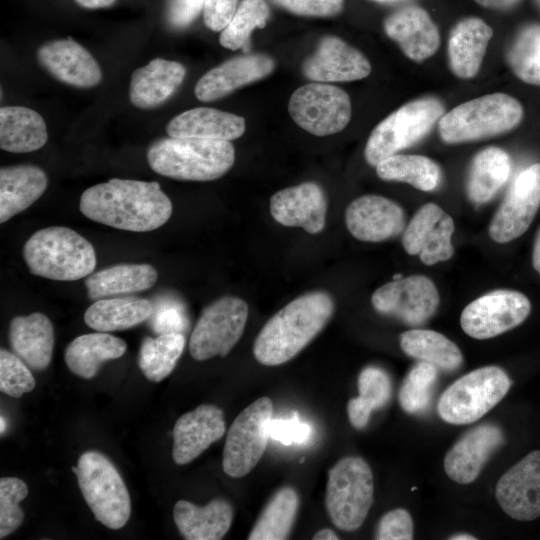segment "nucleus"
I'll use <instances>...</instances> for the list:
<instances>
[{
    "mask_svg": "<svg viewBox=\"0 0 540 540\" xmlns=\"http://www.w3.org/2000/svg\"><path fill=\"white\" fill-rule=\"evenodd\" d=\"M182 333H168L156 338L144 337L138 356V366L152 382H160L174 369L185 347Z\"/></svg>",
    "mask_w": 540,
    "mask_h": 540,
    "instance_id": "nucleus-40",
    "label": "nucleus"
},
{
    "mask_svg": "<svg viewBox=\"0 0 540 540\" xmlns=\"http://www.w3.org/2000/svg\"><path fill=\"white\" fill-rule=\"evenodd\" d=\"M402 277H403L402 274H395L393 276V280H398V279H401Z\"/></svg>",
    "mask_w": 540,
    "mask_h": 540,
    "instance_id": "nucleus-61",
    "label": "nucleus"
},
{
    "mask_svg": "<svg viewBox=\"0 0 540 540\" xmlns=\"http://www.w3.org/2000/svg\"><path fill=\"white\" fill-rule=\"evenodd\" d=\"M270 11L265 0H242L232 20L222 30L220 44L230 50L247 52L254 29L264 28Z\"/></svg>",
    "mask_w": 540,
    "mask_h": 540,
    "instance_id": "nucleus-42",
    "label": "nucleus"
},
{
    "mask_svg": "<svg viewBox=\"0 0 540 540\" xmlns=\"http://www.w3.org/2000/svg\"><path fill=\"white\" fill-rule=\"evenodd\" d=\"M379 178L412 185L421 191H432L441 180V169L432 159L422 155L395 154L376 166Z\"/></svg>",
    "mask_w": 540,
    "mask_h": 540,
    "instance_id": "nucleus-38",
    "label": "nucleus"
},
{
    "mask_svg": "<svg viewBox=\"0 0 540 540\" xmlns=\"http://www.w3.org/2000/svg\"><path fill=\"white\" fill-rule=\"evenodd\" d=\"M28 494V487L21 479H0V539L11 534L23 522L24 514L19 506Z\"/></svg>",
    "mask_w": 540,
    "mask_h": 540,
    "instance_id": "nucleus-44",
    "label": "nucleus"
},
{
    "mask_svg": "<svg viewBox=\"0 0 540 540\" xmlns=\"http://www.w3.org/2000/svg\"><path fill=\"white\" fill-rule=\"evenodd\" d=\"M455 226L452 217L435 203L421 206L402 236V245L409 255H419L426 265L449 260L454 248L451 242Z\"/></svg>",
    "mask_w": 540,
    "mask_h": 540,
    "instance_id": "nucleus-16",
    "label": "nucleus"
},
{
    "mask_svg": "<svg viewBox=\"0 0 540 540\" xmlns=\"http://www.w3.org/2000/svg\"><path fill=\"white\" fill-rule=\"evenodd\" d=\"M174 522L187 540H219L228 532L233 509L229 502L216 498L200 507L186 500L176 502Z\"/></svg>",
    "mask_w": 540,
    "mask_h": 540,
    "instance_id": "nucleus-30",
    "label": "nucleus"
},
{
    "mask_svg": "<svg viewBox=\"0 0 540 540\" xmlns=\"http://www.w3.org/2000/svg\"><path fill=\"white\" fill-rule=\"evenodd\" d=\"M248 317L246 302L223 296L206 306L189 340V352L197 361L225 357L241 338Z\"/></svg>",
    "mask_w": 540,
    "mask_h": 540,
    "instance_id": "nucleus-11",
    "label": "nucleus"
},
{
    "mask_svg": "<svg viewBox=\"0 0 540 540\" xmlns=\"http://www.w3.org/2000/svg\"><path fill=\"white\" fill-rule=\"evenodd\" d=\"M511 381L497 366L478 368L457 379L440 396L437 411L450 424H470L479 420L507 394Z\"/></svg>",
    "mask_w": 540,
    "mask_h": 540,
    "instance_id": "nucleus-9",
    "label": "nucleus"
},
{
    "mask_svg": "<svg viewBox=\"0 0 540 540\" xmlns=\"http://www.w3.org/2000/svg\"><path fill=\"white\" fill-rule=\"evenodd\" d=\"M223 412L214 405L203 404L180 416L173 428L172 457L184 465L204 452L225 433Z\"/></svg>",
    "mask_w": 540,
    "mask_h": 540,
    "instance_id": "nucleus-23",
    "label": "nucleus"
},
{
    "mask_svg": "<svg viewBox=\"0 0 540 540\" xmlns=\"http://www.w3.org/2000/svg\"><path fill=\"white\" fill-rule=\"evenodd\" d=\"M48 139L42 116L31 108L5 106L0 109V147L12 153L42 148Z\"/></svg>",
    "mask_w": 540,
    "mask_h": 540,
    "instance_id": "nucleus-34",
    "label": "nucleus"
},
{
    "mask_svg": "<svg viewBox=\"0 0 540 540\" xmlns=\"http://www.w3.org/2000/svg\"><path fill=\"white\" fill-rule=\"evenodd\" d=\"M39 64L55 79L77 88H91L102 80V71L90 52L68 37L42 44Z\"/></svg>",
    "mask_w": 540,
    "mask_h": 540,
    "instance_id": "nucleus-18",
    "label": "nucleus"
},
{
    "mask_svg": "<svg viewBox=\"0 0 540 540\" xmlns=\"http://www.w3.org/2000/svg\"><path fill=\"white\" fill-rule=\"evenodd\" d=\"M413 521L405 509H394L380 519L376 532L378 540H411Z\"/></svg>",
    "mask_w": 540,
    "mask_h": 540,
    "instance_id": "nucleus-49",
    "label": "nucleus"
},
{
    "mask_svg": "<svg viewBox=\"0 0 540 540\" xmlns=\"http://www.w3.org/2000/svg\"><path fill=\"white\" fill-rule=\"evenodd\" d=\"M150 168L165 177L188 181H211L222 177L234 164L230 141L167 137L147 150Z\"/></svg>",
    "mask_w": 540,
    "mask_h": 540,
    "instance_id": "nucleus-3",
    "label": "nucleus"
},
{
    "mask_svg": "<svg viewBox=\"0 0 540 540\" xmlns=\"http://www.w3.org/2000/svg\"><path fill=\"white\" fill-rule=\"evenodd\" d=\"M75 475L95 518L110 529L122 528L131 514V500L114 464L98 451H87L80 456Z\"/></svg>",
    "mask_w": 540,
    "mask_h": 540,
    "instance_id": "nucleus-7",
    "label": "nucleus"
},
{
    "mask_svg": "<svg viewBox=\"0 0 540 540\" xmlns=\"http://www.w3.org/2000/svg\"><path fill=\"white\" fill-rule=\"evenodd\" d=\"M6 429V420L3 416L0 417V433L1 435L5 432Z\"/></svg>",
    "mask_w": 540,
    "mask_h": 540,
    "instance_id": "nucleus-60",
    "label": "nucleus"
},
{
    "mask_svg": "<svg viewBox=\"0 0 540 540\" xmlns=\"http://www.w3.org/2000/svg\"><path fill=\"white\" fill-rule=\"evenodd\" d=\"M35 379L27 364L15 353L0 350V390L8 396L19 398L35 387Z\"/></svg>",
    "mask_w": 540,
    "mask_h": 540,
    "instance_id": "nucleus-45",
    "label": "nucleus"
},
{
    "mask_svg": "<svg viewBox=\"0 0 540 540\" xmlns=\"http://www.w3.org/2000/svg\"><path fill=\"white\" fill-rule=\"evenodd\" d=\"M46 173L35 165H15L0 169V223L31 206L45 192Z\"/></svg>",
    "mask_w": 540,
    "mask_h": 540,
    "instance_id": "nucleus-31",
    "label": "nucleus"
},
{
    "mask_svg": "<svg viewBox=\"0 0 540 540\" xmlns=\"http://www.w3.org/2000/svg\"><path fill=\"white\" fill-rule=\"evenodd\" d=\"M269 208L274 220L281 225L301 227L310 234H317L325 227L326 195L314 182L276 192L270 199Z\"/></svg>",
    "mask_w": 540,
    "mask_h": 540,
    "instance_id": "nucleus-21",
    "label": "nucleus"
},
{
    "mask_svg": "<svg viewBox=\"0 0 540 540\" xmlns=\"http://www.w3.org/2000/svg\"><path fill=\"white\" fill-rule=\"evenodd\" d=\"M204 7V0H170L166 17L169 25L175 29L189 26Z\"/></svg>",
    "mask_w": 540,
    "mask_h": 540,
    "instance_id": "nucleus-52",
    "label": "nucleus"
},
{
    "mask_svg": "<svg viewBox=\"0 0 540 540\" xmlns=\"http://www.w3.org/2000/svg\"><path fill=\"white\" fill-rule=\"evenodd\" d=\"M495 497L515 520L531 521L540 516V450L530 452L502 475Z\"/></svg>",
    "mask_w": 540,
    "mask_h": 540,
    "instance_id": "nucleus-17",
    "label": "nucleus"
},
{
    "mask_svg": "<svg viewBox=\"0 0 540 540\" xmlns=\"http://www.w3.org/2000/svg\"><path fill=\"white\" fill-rule=\"evenodd\" d=\"M299 507L295 489L283 487L269 500L253 526L249 540L287 539Z\"/></svg>",
    "mask_w": 540,
    "mask_h": 540,
    "instance_id": "nucleus-39",
    "label": "nucleus"
},
{
    "mask_svg": "<svg viewBox=\"0 0 540 540\" xmlns=\"http://www.w3.org/2000/svg\"><path fill=\"white\" fill-rule=\"evenodd\" d=\"M437 375L438 369L424 361H419L410 369L399 391V402L405 412L415 414L427 409Z\"/></svg>",
    "mask_w": 540,
    "mask_h": 540,
    "instance_id": "nucleus-43",
    "label": "nucleus"
},
{
    "mask_svg": "<svg viewBox=\"0 0 540 540\" xmlns=\"http://www.w3.org/2000/svg\"><path fill=\"white\" fill-rule=\"evenodd\" d=\"M313 539L314 540H337L339 539V537L336 535V533L329 529V528H324L320 531H318L314 536H313Z\"/></svg>",
    "mask_w": 540,
    "mask_h": 540,
    "instance_id": "nucleus-57",
    "label": "nucleus"
},
{
    "mask_svg": "<svg viewBox=\"0 0 540 540\" xmlns=\"http://www.w3.org/2000/svg\"><path fill=\"white\" fill-rule=\"evenodd\" d=\"M504 442L501 429L492 424L476 426L448 451L444 459L446 474L460 484L473 482L491 454Z\"/></svg>",
    "mask_w": 540,
    "mask_h": 540,
    "instance_id": "nucleus-25",
    "label": "nucleus"
},
{
    "mask_svg": "<svg viewBox=\"0 0 540 540\" xmlns=\"http://www.w3.org/2000/svg\"><path fill=\"white\" fill-rule=\"evenodd\" d=\"M288 111L295 123L316 136H327L343 130L351 119V101L339 87L310 83L293 92Z\"/></svg>",
    "mask_w": 540,
    "mask_h": 540,
    "instance_id": "nucleus-12",
    "label": "nucleus"
},
{
    "mask_svg": "<svg viewBox=\"0 0 540 540\" xmlns=\"http://www.w3.org/2000/svg\"><path fill=\"white\" fill-rule=\"evenodd\" d=\"M530 310V301L524 294L500 289L470 302L461 313L460 324L470 337L489 339L520 325Z\"/></svg>",
    "mask_w": 540,
    "mask_h": 540,
    "instance_id": "nucleus-13",
    "label": "nucleus"
},
{
    "mask_svg": "<svg viewBox=\"0 0 540 540\" xmlns=\"http://www.w3.org/2000/svg\"><path fill=\"white\" fill-rule=\"evenodd\" d=\"M478 5L492 10H509L516 7L522 0H473Z\"/></svg>",
    "mask_w": 540,
    "mask_h": 540,
    "instance_id": "nucleus-54",
    "label": "nucleus"
},
{
    "mask_svg": "<svg viewBox=\"0 0 540 540\" xmlns=\"http://www.w3.org/2000/svg\"><path fill=\"white\" fill-rule=\"evenodd\" d=\"M372 471L365 460L348 456L329 470L325 504L332 523L344 531L358 529L373 502Z\"/></svg>",
    "mask_w": 540,
    "mask_h": 540,
    "instance_id": "nucleus-8",
    "label": "nucleus"
},
{
    "mask_svg": "<svg viewBox=\"0 0 540 540\" xmlns=\"http://www.w3.org/2000/svg\"><path fill=\"white\" fill-rule=\"evenodd\" d=\"M238 6V0H204V23L213 31H222L232 20Z\"/></svg>",
    "mask_w": 540,
    "mask_h": 540,
    "instance_id": "nucleus-51",
    "label": "nucleus"
},
{
    "mask_svg": "<svg viewBox=\"0 0 540 540\" xmlns=\"http://www.w3.org/2000/svg\"><path fill=\"white\" fill-rule=\"evenodd\" d=\"M450 540H475L476 538L469 534H456L449 538Z\"/></svg>",
    "mask_w": 540,
    "mask_h": 540,
    "instance_id": "nucleus-58",
    "label": "nucleus"
},
{
    "mask_svg": "<svg viewBox=\"0 0 540 540\" xmlns=\"http://www.w3.org/2000/svg\"><path fill=\"white\" fill-rule=\"evenodd\" d=\"M126 349L123 339L98 331L73 339L65 349L64 359L73 374L91 379L102 363L120 358Z\"/></svg>",
    "mask_w": 540,
    "mask_h": 540,
    "instance_id": "nucleus-33",
    "label": "nucleus"
},
{
    "mask_svg": "<svg viewBox=\"0 0 540 540\" xmlns=\"http://www.w3.org/2000/svg\"><path fill=\"white\" fill-rule=\"evenodd\" d=\"M492 28L479 17H467L452 28L448 40V62L454 75L461 79L473 78L479 71Z\"/></svg>",
    "mask_w": 540,
    "mask_h": 540,
    "instance_id": "nucleus-26",
    "label": "nucleus"
},
{
    "mask_svg": "<svg viewBox=\"0 0 540 540\" xmlns=\"http://www.w3.org/2000/svg\"><path fill=\"white\" fill-rule=\"evenodd\" d=\"M386 35L415 62L433 56L440 46V33L428 12L417 5L401 7L383 23Z\"/></svg>",
    "mask_w": 540,
    "mask_h": 540,
    "instance_id": "nucleus-22",
    "label": "nucleus"
},
{
    "mask_svg": "<svg viewBox=\"0 0 540 540\" xmlns=\"http://www.w3.org/2000/svg\"><path fill=\"white\" fill-rule=\"evenodd\" d=\"M532 263L535 268V270L540 275V230L536 236L534 247H533V254H532Z\"/></svg>",
    "mask_w": 540,
    "mask_h": 540,
    "instance_id": "nucleus-56",
    "label": "nucleus"
},
{
    "mask_svg": "<svg viewBox=\"0 0 540 540\" xmlns=\"http://www.w3.org/2000/svg\"><path fill=\"white\" fill-rule=\"evenodd\" d=\"M302 72L316 82H345L366 78L371 64L357 49L336 36L322 38L316 51L305 59Z\"/></svg>",
    "mask_w": 540,
    "mask_h": 540,
    "instance_id": "nucleus-19",
    "label": "nucleus"
},
{
    "mask_svg": "<svg viewBox=\"0 0 540 540\" xmlns=\"http://www.w3.org/2000/svg\"><path fill=\"white\" fill-rule=\"evenodd\" d=\"M75 2L84 8L97 9L111 6L115 0H75Z\"/></svg>",
    "mask_w": 540,
    "mask_h": 540,
    "instance_id": "nucleus-55",
    "label": "nucleus"
},
{
    "mask_svg": "<svg viewBox=\"0 0 540 540\" xmlns=\"http://www.w3.org/2000/svg\"><path fill=\"white\" fill-rule=\"evenodd\" d=\"M334 313V301L325 291L305 293L279 310L255 339L253 353L266 366L295 357L325 327Z\"/></svg>",
    "mask_w": 540,
    "mask_h": 540,
    "instance_id": "nucleus-2",
    "label": "nucleus"
},
{
    "mask_svg": "<svg viewBox=\"0 0 540 540\" xmlns=\"http://www.w3.org/2000/svg\"><path fill=\"white\" fill-rule=\"evenodd\" d=\"M9 341L13 352L30 368L43 370L50 364L54 330L50 319L43 313L14 317L10 321Z\"/></svg>",
    "mask_w": 540,
    "mask_h": 540,
    "instance_id": "nucleus-29",
    "label": "nucleus"
},
{
    "mask_svg": "<svg viewBox=\"0 0 540 540\" xmlns=\"http://www.w3.org/2000/svg\"><path fill=\"white\" fill-rule=\"evenodd\" d=\"M273 404L261 397L242 410L227 432L223 470L233 478L247 475L259 462L269 440Z\"/></svg>",
    "mask_w": 540,
    "mask_h": 540,
    "instance_id": "nucleus-10",
    "label": "nucleus"
},
{
    "mask_svg": "<svg viewBox=\"0 0 540 540\" xmlns=\"http://www.w3.org/2000/svg\"><path fill=\"white\" fill-rule=\"evenodd\" d=\"M157 270L150 264H116L91 273L85 279L90 300L119 297L150 289L157 281Z\"/></svg>",
    "mask_w": 540,
    "mask_h": 540,
    "instance_id": "nucleus-32",
    "label": "nucleus"
},
{
    "mask_svg": "<svg viewBox=\"0 0 540 540\" xmlns=\"http://www.w3.org/2000/svg\"><path fill=\"white\" fill-rule=\"evenodd\" d=\"M345 222L356 239L381 242L404 230L405 215L400 205L386 197L364 195L347 206Z\"/></svg>",
    "mask_w": 540,
    "mask_h": 540,
    "instance_id": "nucleus-20",
    "label": "nucleus"
},
{
    "mask_svg": "<svg viewBox=\"0 0 540 540\" xmlns=\"http://www.w3.org/2000/svg\"><path fill=\"white\" fill-rule=\"evenodd\" d=\"M312 434V427L299 420L297 412L289 419H271L269 423L270 438L283 445L306 443Z\"/></svg>",
    "mask_w": 540,
    "mask_h": 540,
    "instance_id": "nucleus-48",
    "label": "nucleus"
},
{
    "mask_svg": "<svg viewBox=\"0 0 540 540\" xmlns=\"http://www.w3.org/2000/svg\"><path fill=\"white\" fill-rule=\"evenodd\" d=\"M281 8L300 16L331 17L339 14L344 0H272Z\"/></svg>",
    "mask_w": 540,
    "mask_h": 540,
    "instance_id": "nucleus-50",
    "label": "nucleus"
},
{
    "mask_svg": "<svg viewBox=\"0 0 540 540\" xmlns=\"http://www.w3.org/2000/svg\"><path fill=\"white\" fill-rule=\"evenodd\" d=\"M444 114L440 99L432 96L405 103L383 119L371 132L364 149L368 164L384 159L425 137Z\"/></svg>",
    "mask_w": 540,
    "mask_h": 540,
    "instance_id": "nucleus-6",
    "label": "nucleus"
},
{
    "mask_svg": "<svg viewBox=\"0 0 540 540\" xmlns=\"http://www.w3.org/2000/svg\"><path fill=\"white\" fill-rule=\"evenodd\" d=\"M244 131V118L209 107L187 110L171 119L166 126L168 136L178 138L230 141L242 136Z\"/></svg>",
    "mask_w": 540,
    "mask_h": 540,
    "instance_id": "nucleus-28",
    "label": "nucleus"
},
{
    "mask_svg": "<svg viewBox=\"0 0 540 540\" xmlns=\"http://www.w3.org/2000/svg\"><path fill=\"white\" fill-rule=\"evenodd\" d=\"M153 311L150 316V326L155 333H182L189 326L187 311L184 304L175 297H161L152 302Z\"/></svg>",
    "mask_w": 540,
    "mask_h": 540,
    "instance_id": "nucleus-46",
    "label": "nucleus"
},
{
    "mask_svg": "<svg viewBox=\"0 0 540 540\" xmlns=\"http://www.w3.org/2000/svg\"><path fill=\"white\" fill-rule=\"evenodd\" d=\"M369 1L380 3V4H392V3L407 1V0H369Z\"/></svg>",
    "mask_w": 540,
    "mask_h": 540,
    "instance_id": "nucleus-59",
    "label": "nucleus"
},
{
    "mask_svg": "<svg viewBox=\"0 0 540 540\" xmlns=\"http://www.w3.org/2000/svg\"><path fill=\"white\" fill-rule=\"evenodd\" d=\"M400 347L406 355L445 372L455 371L463 362L459 347L433 330L412 329L402 333Z\"/></svg>",
    "mask_w": 540,
    "mask_h": 540,
    "instance_id": "nucleus-37",
    "label": "nucleus"
},
{
    "mask_svg": "<svg viewBox=\"0 0 540 540\" xmlns=\"http://www.w3.org/2000/svg\"><path fill=\"white\" fill-rule=\"evenodd\" d=\"M186 74L185 67L176 61L162 58L151 60L136 69L130 81L129 98L141 109L157 107L178 89Z\"/></svg>",
    "mask_w": 540,
    "mask_h": 540,
    "instance_id": "nucleus-27",
    "label": "nucleus"
},
{
    "mask_svg": "<svg viewBox=\"0 0 540 540\" xmlns=\"http://www.w3.org/2000/svg\"><path fill=\"white\" fill-rule=\"evenodd\" d=\"M359 399L372 411L384 407L392 392L388 374L376 366L365 367L358 377Z\"/></svg>",
    "mask_w": 540,
    "mask_h": 540,
    "instance_id": "nucleus-47",
    "label": "nucleus"
},
{
    "mask_svg": "<svg viewBox=\"0 0 540 540\" xmlns=\"http://www.w3.org/2000/svg\"><path fill=\"white\" fill-rule=\"evenodd\" d=\"M524 110L514 97L497 92L468 100L438 121L439 135L447 144L482 140L517 127Z\"/></svg>",
    "mask_w": 540,
    "mask_h": 540,
    "instance_id": "nucleus-5",
    "label": "nucleus"
},
{
    "mask_svg": "<svg viewBox=\"0 0 540 540\" xmlns=\"http://www.w3.org/2000/svg\"><path fill=\"white\" fill-rule=\"evenodd\" d=\"M79 209L94 222L132 232H148L161 227L173 210L158 182L119 178L84 190Z\"/></svg>",
    "mask_w": 540,
    "mask_h": 540,
    "instance_id": "nucleus-1",
    "label": "nucleus"
},
{
    "mask_svg": "<svg viewBox=\"0 0 540 540\" xmlns=\"http://www.w3.org/2000/svg\"><path fill=\"white\" fill-rule=\"evenodd\" d=\"M23 258L32 275L57 281H75L93 273V245L75 230L51 226L33 233L23 247Z\"/></svg>",
    "mask_w": 540,
    "mask_h": 540,
    "instance_id": "nucleus-4",
    "label": "nucleus"
},
{
    "mask_svg": "<svg viewBox=\"0 0 540 540\" xmlns=\"http://www.w3.org/2000/svg\"><path fill=\"white\" fill-rule=\"evenodd\" d=\"M506 59L521 81L540 86V25L521 28L510 44Z\"/></svg>",
    "mask_w": 540,
    "mask_h": 540,
    "instance_id": "nucleus-41",
    "label": "nucleus"
},
{
    "mask_svg": "<svg viewBox=\"0 0 540 540\" xmlns=\"http://www.w3.org/2000/svg\"><path fill=\"white\" fill-rule=\"evenodd\" d=\"M347 412L352 426L356 429H362L367 425L372 410L359 397H356L348 402Z\"/></svg>",
    "mask_w": 540,
    "mask_h": 540,
    "instance_id": "nucleus-53",
    "label": "nucleus"
},
{
    "mask_svg": "<svg viewBox=\"0 0 540 540\" xmlns=\"http://www.w3.org/2000/svg\"><path fill=\"white\" fill-rule=\"evenodd\" d=\"M440 297L434 283L426 276L411 275L380 286L371 297L373 308L382 315L395 317L405 324L418 326L436 312Z\"/></svg>",
    "mask_w": 540,
    "mask_h": 540,
    "instance_id": "nucleus-14",
    "label": "nucleus"
},
{
    "mask_svg": "<svg viewBox=\"0 0 540 540\" xmlns=\"http://www.w3.org/2000/svg\"><path fill=\"white\" fill-rule=\"evenodd\" d=\"M153 311L152 301L134 296L96 300L84 313L85 323L99 332L129 329L148 320Z\"/></svg>",
    "mask_w": 540,
    "mask_h": 540,
    "instance_id": "nucleus-35",
    "label": "nucleus"
},
{
    "mask_svg": "<svg viewBox=\"0 0 540 540\" xmlns=\"http://www.w3.org/2000/svg\"><path fill=\"white\" fill-rule=\"evenodd\" d=\"M274 67V60L264 54L234 57L206 72L195 85V95L204 102L215 101L266 77Z\"/></svg>",
    "mask_w": 540,
    "mask_h": 540,
    "instance_id": "nucleus-24",
    "label": "nucleus"
},
{
    "mask_svg": "<svg viewBox=\"0 0 540 540\" xmlns=\"http://www.w3.org/2000/svg\"><path fill=\"white\" fill-rule=\"evenodd\" d=\"M540 206V163L522 170L514 179L495 212L489 235L498 243L521 236L530 226Z\"/></svg>",
    "mask_w": 540,
    "mask_h": 540,
    "instance_id": "nucleus-15",
    "label": "nucleus"
},
{
    "mask_svg": "<svg viewBox=\"0 0 540 540\" xmlns=\"http://www.w3.org/2000/svg\"><path fill=\"white\" fill-rule=\"evenodd\" d=\"M511 160L499 147H488L478 152L470 165L466 190L469 199L482 204L491 200L507 182Z\"/></svg>",
    "mask_w": 540,
    "mask_h": 540,
    "instance_id": "nucleus-36",
    "label": "nucleus"
}]
</instances>
